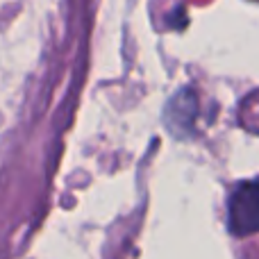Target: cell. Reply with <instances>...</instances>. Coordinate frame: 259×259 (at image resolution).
<instances>
[{"instance_id":"1","label":"cell","mask_w":259,"mask_h":259,"mask_svg":"<svg viewBox=\"0 0 259 259\" xmlns=\"http://www.w3.org/2000/svg\"><path fill=\"white\" fill-rule=\"evenodd\" d=\"M257 180L239 182L228 198V228L234 237H248L257 230Z\"/></svg>"}]
</instances>
